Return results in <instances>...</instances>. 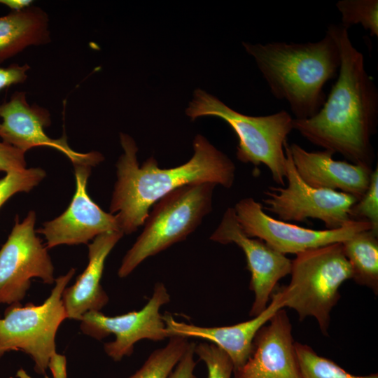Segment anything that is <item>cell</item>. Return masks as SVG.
<instances>
[{"instance_id": "1", "label": "cell", "mask_w": 378, "mask_h": 378, "mask_svg": "<svg viewBox=\"0 0 378 378\" xmlns=\"http://www.w3.org/2000/svg\"><path fill=\"white\" fill-rule=\"evenodd\" d=\"M327 30L340 49L337 79L319 111L307 119L293 118V128L314 145L338 153L353 164L372 167L374 155L371 138L378 122V90L348 29L330 24Z\"/></svg>"}, {"instance_id": "2", "label": "cell", "mask_w": 378, "mask_h": 378, "mask_svg": "<svg viewBox=\"0 0 378 378\" xmlns=\"http://www.w3.org/2000/svg\"><path fill=\"white\" fill-rule=\"evenodd\" d=\"M120 141L123 153L116 163L117 180L109 213H116L124 234L136 232L144 224L150 207L175 189L206 182L230 188L234 183V162L201 134H197L193 140L192 158L169 169L160 168L153 157L139 165L134 139L120 133Z\"/></svg>"}, {"instance_id": "3", "label": "cell", "mask_w": 378, "mask_h": 378, "mask_svg": "<svg viewBox=\"0 0 378 378\" xmlns=\"http://www.w3.org/2000/svg\"><path fill=\"white\" fill-rule=\"evenodd\" d=\"M242 45L272 95L288 102L295 119H307L319 111L326 102L323 87L337 76L341 62L338 44L328 30L316 42Z\"/></svg>"}, {"instance_id": "4", "label": "cell", "mask_w": 378, "mask_h": 378, "mask_svg": "<svg viewBox=\"0 0 378 378\" xmlns=\"http://www.w3.org/2000/svg\"><path fill=\"white\" fill-rule=\"evenodd\" d=\"M186 113L191 120L203 116L223 120L237 136V159L244 163H251L255 167L263 164L271 172L275 183L285 186L286 157L284 144L288 135L293 130V118L288 111L282 110L267 115H247L197 89Z\"/></svg>"}, {"instance_id": "5", "label": "cell", "mask_w": 378, "mask_h": 378, "mask_svg": "<svg viewBox=\"0 0 378 378\" xmlns=\"http://www.w3.org/2000/svg\"><path fill=\"white\" fill-rule=\"evenodd\" d=\"M216 184L181 186L153 205L144 230L123 257L118 275H130L143 261L185 240L212 211Z\"/></svg>"}, {"instance_id": "6", "label": "cell", "mask_w": 378, "mask_h": 378, "mask_svg": "<svg viewBox=\"0 0 378 378\" xmlns=\"http://www.w3.org/2000/svg\"><path fill=\"white\" fill-rule=\"evenodd\" d=\"M290 274L289 284L279 288L284 308L294 309L300 321L314 317L327 335L330 312L340 298L339 288L352 276L342 242L297 254Z\"/></svg>"}, {"instance_id": "7", "label": "cell", "mask_w": 378, "mask_h": 378, "mask_svg": "<svg viewBox=\"0 0 378 378\" xmlns=\"http://www.w3.org/2000/svg\"><path fill=\"white\" fill-rule=\"evenodd\" d=\"M76 270L55 279L48 298L39 305L13 304L0 318V358L11 351H21L33 360L34 369L45 374L50 358L57 353L55 337L67 318L62 297Z\"/></svg>"}, {"instance_id": "8", "label": "cell", "mask_w": 378, "mask_h": 378, "mask_svg": "<svg viewBox=\"0 0 378 378\" xmlns=\"http://www.w3.org/2000/svg\"><path fill=\"white\" fill-rule=\"evenodd\" d=\"M284 151L288 186L268 188L265 192L266 197L262 200L263 209L275 214L282 221L318 219L327 230L337 229L351 222L350 210L357 202V198L342 192L309 186L297 173L287 141Z\"/></svg>"}, {"instance_id": "9", "label": "cell", "mask_w": 378, "mask_h": 378, "mask_svg": "<svg viewBox=\"0 0 378 378\" xmlns=\"http://www.w3.org/2000/svg\"><path fill=\"white\" fill-rule=\"evenodd\" d=\"M36 216L29 211L14 225L0 249V304H18L25 297L32 278L55 284L54 266L45 246L36 234Z\"/></svg>"}, {"instance_id": "10", "label": "cell", "mask_w": 378, "mask_h": 378, "mask_svg": "<svg viewBox=\"0 0 378 378\" xmlns=\"http://www.w3.org/2000/svg\"><path fill=\"white\" fill-rule=\"evenodd\" d=\"M170 301V295L162 282L155 284L151 298L139 311L108 316L100 311L89 312L80 320L81 332L97 340L109 335L115 340L104 344L106 355L114 361L130 356L134 344L142 340L159 342L169 338L160 310Z\"/></svg>"}, {"instance_id": "11", "label": "cell", "mask_w": 378, "mask_h": 378, "mask_svg": "<svg viewBox=\"0 0 378 378\" xmlns=\"http://www.w3.org/2000/svg\"><path fill=\"white\" fill-rule=\"evenodd\" d=\"M233 208L239 223L248 237L260 239L284 255H297L343 242L363 230L378 231L370 223L356 220L334 230H316L300 227L272 218L265 212L262 204L252 197L240 200Z\"/></svg>"}, {"instance_id": "12", "label": "cell", "mask_w": 378, "mask_h": 378, "mask_svg": "<svg viewBox=\"0 0 378 378\" xmlns=\"http://www.w3.org/2000/svg\"><path fill=\"white\" fill-rule=\"evenodd\" d=\"M222 244H235L244 252L246 268L251 273L250 289L254 301L249 312L254 317L263 312L278 281L290 274L291 260L262 240L248 237L239 223L233 207H228L209 238Z\"/></svg>"}, {"instance_id": "13", "label": "cell", "mask_w": 378, "mask_h": 378, "mask_svg": "<svg viewBox=\"0 0 378 378\" xmlns=\"http://www.w3.org/2000/svg\"><path fill=\"white\" fill-rule=\"evenodd\" d=\"M74 167L76 191L71 203L61 215L43 223L36 230L44 236L48 248L62 244H86L101 234L120 231L117 216L103 211L88 193L92 167L76 164Z\"/></svg>"}, {"instance_id": "14", "label": "cell", "mask_w": 378, "mask_h": 378, "mask_svg": "<svg viewBox=\"0 0 378 378\" xmlns=\"http://www.w3.org/2000/svg\"><path fill=\"white\" fill-rule=\"evenodd\" d=\"M0 137L2 141L24 152L36 146H50L64 153L73 163L94 167L104 160L99 152L80 153L71 148L66 136L54 139L44 128L51 124L48 111L30 106L24 92H15L8 102L0 104Z\"/></svg>"}, {"instance_id": "15", "label": "cell", "mask_w": 378, "mask_h": 378, "mask_svg": "<svg viewBox=\"0 0 378 378\" xmlns=\"http://www.w3.org/2000/svg\"><path fill=\"white\" fill-rule=\"evenodd\" d=\"M292 325L284 309L257 332L253 352L234 378H302Z\"/></svg>"}, {"instance_id": "16", "label": "cell", "mask_w": 378, "mask_h": 378, "mask_svg": "<svg viewBox=\"0 0 378 378\" xmlns=\"http://www.w3.org/2000/svg\"><path fill=\"white\" fill-rule=\"evenodd\" d=\"M281 309H284V304L278 290L272 293L270 304L260 314L232 326H198L177 321L169 314L163 315V319L169 337L182 336L211 342L230 357L234 372L240 369L250 358L253 352V340L258 330Z\"/></svg>"}, {"instance_id": "17", "label": "cell", "mask_w": 378, "mask_h": 378, "mask_svg": "<svg viewBox=\"0 0 378 378\" xmlns=\"http://www.w3.org/2000/svg\"><path fill=\"white\" fill-rule=\"evenodd\" d=\"M289 150L297 173L311 187L340 190L358 201L369 186L372 167L335 160L332 151H307L295 143Z\"/></svg>"}, {"instance_id": "18", "label": "cell", "mask_w": 378, "mask_h": 378, "mask_svg": "<svg viewBox=\"0 0 378 378\" xmlns=\"http://www.w3.org/2000/svg\"><path fill=\"white\" fill-rule=\"evenodd\" d=\"M123 235L120 231L105 232L88 244L87 267L76 282L62 293L67 318L80 321L86 313L100 311L108 303L109 298L101 285V279L107 256Z\"/></svg>"}, {"instance_id": "19", "label": "cell", "mask_w": 378, "mask_h": 378, "mask_svg": "<svg viewBox=\"0 0 378 378\" xmlns=\"http://www.w3.org/2000/svg\"><path fill=\"white\" fill-rule=\"evenodd\" d=\"M49 41L48 17L40 8L29 6L0 17V63Z\"/></svg>"}, {"instance_id": "20", "label": "cell", "mask_w": 378, "mask_h": 378, "mask_svg": "<svg viewBox=\"0 0 378 378\" xmlns=\"http://www.w3.org/2000/svg\"><path fill=\"white\" fill-rule=\"evenodd\" d=\"M378 231L363 230L342 242L352 272L358 285L378 293Z\"/></svg>"}, {"instance_id": "21", "label": "cell", "mask_w": 378, "mask_h": 378, "mask_svg": "<svg viewBox=\"0 0 378 378\" xmlns=\"http://www.w3.org/2000/svg\"><path fill=\"white\" fill-rule=\"evenodd\" d=\"M187 337L172 336L167 344L153 351L142 366L128 378H167L189 344Z\"/></svg>"}, {"instance_id": "22", "label": "cell", "mask_w": 378, "mask_h": 378, "mask_svg": "<svg viewBox=\"0 0 378 378\" xmlns=\"http://www.w3.org/2000/svg\"><path fill=\"white\" fill-rule=\"evenodd\" d=\"M295 348L302 378H378L377 374H350L332 360L318 355L307 344L295 342Z\"/></svg>"}, {"instance_id": "23", "label": "cell", "mask_w": 378, "mask_h": 378, "mask_svg": "<svg viewBox=\"0 0 378 378\" xmlns=\"http://www.w3.org/2000/svg\"><path fill=\"white\" fill-rule=\"evenodd\" d=\"M336 7L341 14L342 26L349 29L360 24L371 36H378L377 0H340Z\"/></svg>"}, {"instance_id": "24", "label": "cell", "mask_w": 378, "mask_h": 378, "mask_svg": "<svg viewBox=\"0 0 378 378\" xmlns=\"http://www.w3.org/2000/svg\"><path fill=\"white\" fill-rule=\"evenodd\" d=\"M46 172L39 167L25 168L6 173L0 179V208L16 193L28 192L46 177Z\"/></svg>"}, {"instance_id": "25", "label": "cell", "mask_w": 378, "mask_h": 378, "mask_svg": "<svg viewBox=\"0 0 378 378\" xmlns=\"http://www.w3.org/2000/svg\"><path fill=\"white\" fill-rule=\"evenodd\" d=\"M195 354L206 365L207 378H232V362L227 354L212 343L195 344Z\"/></svg>"}, {"instance_id": "26", "label": "cell", "mask_w": 378, "mask_h": 378, "mask_svg": "<svg viewBox=\"0 0 378 378\" xmlns=\"http://www.w3.org/2000/svg\"><path fill=\"white\" fill-rule=\"evenodd\" d=\"M351 220L370 223L378 230V167L371 174L369 186L350 210Z\"/></svg>"}, {"instance_id": "27", "label": "cell", "mask_w": 378, "mask_h": 378, "mask_svg": "<svg viewBox=\"0 0 378 378\" xmlns=\"http://www.w3.org/2000/svg\"><path fill=\"white\" fill-rule=\"evenodd\" d=\"M27 168L25 152L0 141V172L5 173Z\"/></svg>"}, {"instance_id": "28", "label": "cell", "mask_w": 378, "mask_h": 378, "mask_svg": "<svg viewBox=\"0 0 378 378\" xmlns=\"http://www.w3.org/2000/svg\"><path fill=\"white\" fill-rule=\"evenodd\" d=\"M195 344L194 342H189L184 354L167 378H197L195 374L196 366V362L194 359Z\"/></svg>"}, {"instance_id": "29", "label": "cell", "mask_w": 378, "mask_h": 378, "mask_svg": "<svg viewBox=\"0 0 378 378\" xmlns=\"http://www.w3.org/2000/svg\"><path fill=\"white\" fill-rule=\"evenodd\" d=\"M29 66L13 64L8 67H0V90L12 85L23 83L27 78Z\"/></svg>"}, {"instance_id": "30", "label": "cell", "mask_w": 378, "mask_h": 378, "mask_svg": "<svg viewBox=\"0 0 378 378\" xmlns=\"http://www.w3.org/2000/svg\"><path fill=\"white\" fill-rule=\"evenodd\" d=\"M52 374V378H67L66 360L64 356L55 354L50 359L48 368Z\"/></svg>"}, {"instance_id": "31", "label": "cell", "mask_w": 378, "mask_h": 378, "mask_svg": "<svg viewBox=\"0 0 378 378\" xmlns=\"http://www.w3.org/2000/svg\"><path fill=\"white\" fill-rule=\"evenodd\" d=\"M32 1L30 0H0V4L5 5L13 11L20 10L29 6Z\"/></svg>"}, {"instance_id": "32", "label": "cell", "mask_w": 378, "mask_h": 378, "mask_svg": "<svg viewBox=\"0 0 378 378\" xmlns=\"http://www.w3.org/2000/svg\"><path fill=\"white\" fill-rule=\"evenodd\" d=\"M17 376H18L19 378H24L19 372L17 373Z\"/></svg>"}, {"instance_id": "33", "label": "cell", "mask_w": 378, "mask_h": 378, "mask_svg": "<svg viewBox=\"0 0 378 378\" xmlns=\"http://www.w3.org/2000/svg\"><path fill=\"white\" fill-rule=\"evenodd\" d=\"M44 378H50V377H48V376H46V375H45V376H44Z\"/></svg>"}]
</instances>
